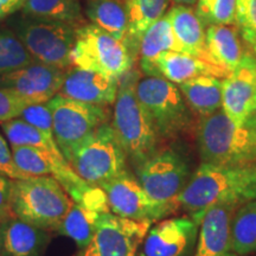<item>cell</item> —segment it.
<instances>
[{
  "label": "cell",
  "instance_id": "obj_21",
  "mask_svg": "<svg viewBox=\"0 0 256 256\" xmlns=\"http://www.w3.org/2000/svg\"><path fill=\"white\" fill-rule=\"evenodd\" d=\"M166 51L184 52L166 14L142 34L139 46L140 68L146 76H156V60Z\"/></svg>",
  "mask_w": 256,
  "mask_h": 256
},
{
  "label": "cell",
  "instance_id": "obj_1",
  "mask_svg": "<svg viewBox=\"0 0 256 256\" xmlns=\"http://www.w3.org/2000/svg\"><path fill=\"white\" fill-rule=\"evenodd\" d=\"M256 200V165H214L203 162L178 196V206L198 224L216 204L241 206Z\"/></svg>",
  "mask_w": 256,
  "mask_h": 256
},
{
  "label": "cell",
  "instance_id": "obj_28",
  "mask_svg": "<svg viewBox=\"0 0 256 256\" xmlns=\"http://www.w3.org/2000/svg\"><path fill=\"white\" fill-rule=\"evenodd\" d=\"M232 243L240 256L256 252V200L243 204L232 217Z\"/></svg>",
  "mask_w": 256,
  "mask_h": 256
},
{
  "label": "cell",
  "instance_id": "obj_6",
  "mask_svg": "<svg viewBox=\"0 0 256 256\" xmlns=\"http://www.w3.org/2000/svg\"><path fill=\"white\" fill-rule=\"evenodd\" d=\"M136 92L160 139H172L191 124L190 110L176 83L160 76H146L138 81Z\"/></svg>",
  "mask_w": 256,
  "mask_h": 256
},
{
  "label": "cell",
  "instance_id": "obj_13",
  "mask_svg": "<svg viewBox=\"0 0 256 256\" xmlns=\"http://www.w3.org/2000/svg\"><path fill=\"white\" fill-rule=\"evenodd\" d=\"M66 72V69L34 60L0 76V88L14 92L31 104H44L58 94Z\"/></svg>",
  "mask_w": 256,
  "mask_h": 256
},
{
  "label": "cell",
  "instance_id": "obj_17",
  "mask_svg": "<svg viewBox=\"0 0 256 256\" xmlns=\"http://www.w3.org/2000/svg\"><path fill=\"white\" fill-rule=\"evenodd\" d=\"M236 206L216 204L200 220L194 256H240L232 243V220Z\"/></svg>",
  "mask_w": 256,
  "mask_h": 256
},
{
  "label": "cell",
  "instance_id": "obj_16",
  "mask_svg": "<svg viewBox=\"0 0 256 256\" xmlns=\"http://www.w3.org/2000/svg\"><path fill=\"white\" fill-rule=\"evenodd\" d=\"M119 78L74 66L66 72L60 95L86 104L108 106L115 102Z\"/></svg>",
  "mask_w": 256,
  "mask_h": 256
},
{
  "label": "cell",
  "instance_id": "obj_36",
  "mask_svg": "<svg viewBox=\"0 0 256 256\" xmlns=\"http://www.w3.org/2000/svg\"><path fill=\"white\" fill-rule=\"evenodd\" d=\"M12 179L0 174V222L14 215L11 209Z\"/></svg>",
  "mask_w": 256,
  "mask_h": 256
},
{
  "label": "cell",
  "instance_id": "obj_29",
  "mask_svg": "<svg viewBox=\"0 0 256 256\" xmlns=\"http://www.w3.org/2000/svg\"><path fill=\"white\" fill-rule=\"evenodd\" d=\"M0 124H2V130L6 139L11 144V147L34 146L38 148L48 150L55 154H62L55 140L44 136L40 130H37L36 127L26 122L22 118H14L11 120L0 122Z\"/></svg>",
  "mask_w": 256,
  "mask_h": 256
},
{
  "label": "cell",
  "instance_id": "obj_37",
  "mask_svg": "<svg viewBox=\"0 0 256 256\" xmlns=\"http://www.w3.org/2000/svg\"><path fill=\"white\" fill-rule=\"evenodd\" d=\"M24 0H0V20L22 8Z\"/></svg>",
  "mask_w": 256,
  "mask_h": 256
},
{
  "label": "cell",
  "instance_id": "obj_3",
  "mask_svg": "<svg viewBox=\"0 0 256 256\" xmlns=\"http://www.w3.org/2000/svg\"><path fill=\"white\" fill-rule=\"evenodd\" d=\"M196 140L203 162L214 165L256 164V133L247 122H234L223 110L202 118Z\"/></svg>",
  "mask_w": 256,
  "mask_h": 256
},
{
  "label": "cell",
  "instance_id": "obj_5",
  "mask_svg": "<svg viewBox=\"0 0 256 256\" xmlns=\"http://www.w3.org/2000/svg\"><path fill=\"white\" fill-rule=\"evenodd\" d=\"M74 171L86 183L101 186L127 170V156L113 126L101 124L80 144L68 159Z\"/></svg>",
  "mask_w": 256,
  "mask_h": 256
},
{
  "label": "cell",
  "instance_id": "obj_14",
  "mask_svg": "<svg viewBox=\"0 0 256 256\" xmlns=\"http://www.w3.org/2000/svg\"><path fill=\"white\" fill-rule=\"evenodd\" d=\"M256 108V56L247 51L222 81V110L235 124L248 121Z\"/></svg>",
  "mask_w": 256,
  "mask_h": 256
},
{
  "label": "cell",
  "instance_id": "obj_10",
  "mask_svg": "<svg viewBox=\"0 0 256 256\" xmlns=\"http://www.w3.org/2000/svg\"><path fill=\"white\" fill-rule=\"evenodd\" d=\"M190 168L184 156L174 148L158 151L136 168V177L146 194L156 203L172 210L188 182Z\"/></svg>",
  "mask_w": 256,
  "mask_h": 256
},
{
  "label": "cell",
  "instance_id": "obj_38",
  "mask_svg": "<svg viewBox=\"0 0 256 256\" xmlns=\"http://www.w3.org/2000/svg\"><path fill=\"white\" fill-rule=\"evenodd\" d=\"M247 124H249V126L252 127V130H254V132L256 133V108H255V110H254V113L252 114V116L249 118L248 119V121H247Z\"/></svg>",
  "mask_w": 256,
  "mask_h": 256
},
{
  "label": "cell",
  "instance_id": "obj_26",
  "mask_svg": "<svg viewBox=\"0 0 256 256\" xmlns=\"http://www.w3.org/2000/svg\"><path fill=\"white\" fill-rule=\"evenodd\" d=\"M100 212L90 210L81 204L72 203L69 212L57 228L60 235L68 236L78 244V249L87 247L96 232Z\"/></svg>",
  "mask_w": 256,
  "mask_h": 256
},
{
  "label": "cell",
  "instance_id": "obj_24",
  "mask_svg": "<svg viewBox=\"0 0 256 256\" xmlns=\"http://www.w3.org/2000/svg\"><path fill=\"white\" fill-rule=\"evenodd\" d=\"M178 87L191 110L202 118L216 113L222 107V81L216 76H198Z\"/></svg>",
  "mask_w": 256,
  "mask_h": 256
},
{
  "label": "cell",
  "instance_id": "obj_22",
  "mask_svg": "<svg viewBox=\"0 0 256 256\" xmlns=\"http://www.w3.org/2000/svg\"><path fill=\"white\" fill-rule=\"evenodd\" d=\"M126 8L128 31L124 43L136 60L142 34L156 22L164 17L170 0H124Z\"/></svg>",
  "mask_w": 256,
  "mask_h": 256
},
{
  "label": "cell",
  "instance_id": "obj_33",
  "mask_svg": "<svg viewBox=\"0 0 256 256\" xmlns=\"http://www.w3.org/2000/svg\"><path fill=\"white\" fill-rule=\"evenodd\" d=\"M19 118H22L26 122L36 127L37 130H40L44 136L55 140V136H54L52 114H51V110L48 102L28 104V107L24 108V110L22 112Z\"/></svg>",
  "mask_w": 256,
  "mask_h": 256
},
{
  "label": "cell",
  "instance_id": "obj_40",
  "mask_svg": "<svg viewBox=\"0 0 256 256\" xmlns=\"http://www.w3.org/2000/svg\"><path fill=\"white\" fill-rule=\"evenodd\" d=\"M0 256H2V230H0Z\"/></svg>",
  "mask_w": 256,
  "mask_h": 256
},
{
  "label": "cell",
  "instance_id": "obj_35",
  "mask_svg": "<svg viewBox=\"0 0 256 256\" xmlns=\"http://www.w3.org/2000/svg\"><path fill=\"white\" fill-rule=\"evenodd\" d=\"M0 174L11 179H23L30 176H26L19 170L14 164L12 150H10L8 144L5 138L0 134Z\"/></svg>",
  "mask_w": 256,
  "mask_h": 256
},
{
  "label": "cell",
  "instance_id": "obj_4",
  "mask_svg": "<svg viewBox=\"0 0 256 256\" xmlns=\"http://www.w3.org/2000/svg\"><path fill=\"white\" fill-rule=\"evenodd\" d=\"M74 200L56 178L49 176L12 179V214L46 230H57Z\"/></svg>",
  "mask_w": 256,
  "mask_h": 256
},
{
  "label": "cell",
  "instance_id": "obj_2",
  "mask_svg": "<svg viewBox=\"0 0 256 256\" xmlns=\"http://www.w3.org/2000/svg\"><path fill=\"white\" fill-rule=\"evenodd\" d=\"M140 78V72L134 68L120 78L112 124L127 160L134 168L159 151L160 140L151 118L138 100L136 87Z\"/></svg>",
  "mask_w": 256,
  "mask_h": 256
},
{
  "label": "cell",
  "instance_id": "obj_8",
  "mask_svg": "<svg viewBox=\"0 0 256 256\" xmlns=\"http://www.w3.org/2000/svg\"><path fill=\"white\" fill-rule=\"evenodd\" d=\"M11 26L34 60L62 69L72 66L75 25L26 17L16 19Z\"/></svg>",
  "mask_w": 256,
  "mask_h": 256
},
{
  "label": "cell",
  "instance_id": "obj_39",
  "mask_svg": "<svg viewBox=\"0 0 256 256\" xmlns=\"http://www.w3.org/2000/svg\"><path fill=\"white\" fill-rule=\"evenodd\" d=\"M176 4L178 5H186V6H190V5H194L196 4L197 0H174Z\"/></svg>",
  "mask_w": 256,
  "mask_h": 256
},
{
  "label": "cell",
  "instance_id": "obj_11",
  "mask_svg": "<svg viewBox=\"0 0 256 256\" xmlns=\"http://www.w3.org/2000/svg\"><path fill=\"white\" fill-rule=\"evenodd\" d=\"M151 224L101 214L92 241L78 256H136Z\"/></svg>",
  "mask_w": 256,
  "mask_h": 256
},
{
  "label": "cell",
  "instance_id": "obj_9",
  "mask_svg": "<svg viewBox=\"0 0 256 256\" xmlns=\"http://www.w3.org/2000/svg\"><path fill=\"white\" fill-rule=\"evenodd\" d=\"M54 122V136L66 162L80 144L101 124L108 122L104 106L72 100L57 94L48 101Z\"/></svg>",
  "mask_w": 256,
  "mask_h": 256
},
{
  "label": "cell",
  "instance_id": "obj_23",
  "mask_svg": "<svg viewBox=\"0 0 256 256\" xmlns=\"http://www.w3.org/2000/svg\"><path fill=\"white\" fill-rule=\"evenodd\" d=\"M206 44L214 64L222 66L229 72L238 66L246 54L238 28L232 25H208Z\"/></svg>",
  "mask_w": 256,
  "mask_h": 256
},
{
  "label": "cell",
  "instance_id": "obj_19",
  "mask_svg": "<svg viewBox=\"0 0 256 256\" xmlns=\"http://www.w3.org/2000/svg\"><path fill=\"white\" fill-rule=\"evenodd\" d=\"M154 68L156 76L164 78L176 84H180L198 76L226 78L230 74L222 66L211 64L188 54L178 52V51L162 52L156 58Z\"/></svg>",
  "mask_w": 256,
  "mask_h": 256
},
{
  "label": "cell",
  "instance_id": "obj_7",
  "mask_svg": "<svg viewBox=\"0 0 256 256\" xmlns=\"http://www.w3.org/2000/svg\"><path fill=\"white\" fill-rule=\"evenodd\" d=\"M134 58L124 40H118L94 24L76 28L72 64L119 78L133 68Z\"/></svg>",
  "mask_w": 256,
  "mask_h": 256
},
{
  "label": "cell",
  "instance_id": "obj_32",
  "mask_svg": "<svg viewBox=\"0 0 256 256\" xmlns=\"http://www.w3.org/2000/svg\"><path fill=\"white\" fill-rule=\"evenodd\" d=\"M235 25L242 40L256 55V0H238Z\"/></svg>",
  "mask_w": 256,
  "mask_h": 256
},
{
  "label": "cell",
  "instance_id": "obj_18",
  "mask_svg": "<svg viewBox=\"0 0 256 256\" xmlns=\"http://www.w3.org/2000/svg\"><path fill=\"white\" fill-rule=\"evenodd\" d=\"M2 256H42L50 242L48 230L14 215L0 222Z\"/></svg>",
  "mask_w": 256,
  "mask_h": 256
},
{
  "label": "cell",
  "instance_id": "obj_25",
  "mask_svg": "<svg viewBox=\"0 0 256 256\" xmlns=\"http://www.w3.org/2000/svg\"><path fill=\"white\" fill-rule=\"evenodd\" d=\"M86 12L92 24L118 40H126L128 20L122 0H89Z\"/></svg>",
  "mask_w": 256,
  "mask_h": 256
},
{
  "label": "cell",
  "instance_id": "obj_31",
  "mask_svg": "<svg viewBox=\"0 0 256 256\" xmlns=\"http://www.w3.org/2000/svg\"><path fill=\"white\" fill-rule=\"evenodd\" d=\"M238 0H198L196 14L204 26L235 25Z\"/></svg>",
  "mask_w": 256,
  "mask_h": 256
},
{
  "label": "cell",
  "instance_id": "obj_34",
  "mask_svg": "<svg viewBox=\"0 0 256 256\" xmlns=\"http://www.w3.org/2000/svg\"><path fill=\"white\" fill-rule=\"evenodd\" d=\"M31 104L8 89L0 88V122L18 118L25 107Z\"/></svg>",
  "mask_w": 256,
  "mask_h": 256
},
{
  "label": "cell",
  "instance_id": "obj_15",
  "mask_svg": "<svg viewBox=\"0 0 256 256\" xmlns=\"http://www.w3.org/2000/svg\"><path fill=\"white\" fill-rule=\"evenodd\" d=\"M198 226L191 216L156 223L144 238L142 256H185L196 241Z\"/></svg>",
  "mask_w": 256,
  "mask_h": 256
},
{
  "label": "cell",
  "instance_id": "obj_30",
  "mask_svg": "<svg viewBox=\"0 0 256 256\" xmlns=\"http://www.w3.org/2000/svg\"><path fill=\"white\" fill-rule=\"evenodd\" d=\"M26 48L11 28L0 30V76L34 62Z\"/></svg>",
  "mask_w": 256,
  "mask_h": 256
},
{
  "label": "cell",
  "instance_id": "obj_27",
  "mask_svg": "<svg viewBox=\"0 0 256 256\" xmlns=\"http://www.w3.org/2000/svg\"><path fill=\"white\" fill-rule=\"evenodd\" d=\"M22 10L28 17L72 25L82 19L80 0H24Z\"/></svg>",
  "mask_w": 256,
  "mask_h": 256
},
{
  "label": "cell",
  "instance_id": "obj_12",
  "mask_svg": "<svg viewBox=\"0 0 256 256\" xmlns=\"http://www.w3.org/2000/svg\"><path fill=\"white\" fill-rule=\"evenodd\" d=\"M100 188L104 191L112 214L124 218L153 223L174 212L171 208L153 200L128 170Z\"/></svg>",
  "mask_w": 256,
  "mask_h": 256
},
{
  "label": "cell",
  "instance_id": "obj_20",
  "mask_svg": "<svg viewBox=\"0 0 256 256\" xmlns=\"http://www.w3.org/2000/svg\"><path fill=\"white\" fill-rule=\"evenodd\" d=\"M176 38L188 55L214 64L206 50L204 24L190 6L176 5L168 12ZM216 66V64H215Z\"/></svg>",
  "mask_w": 256,
  "mask_h": 256
}]
</instances>
